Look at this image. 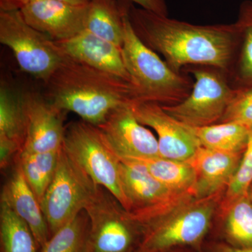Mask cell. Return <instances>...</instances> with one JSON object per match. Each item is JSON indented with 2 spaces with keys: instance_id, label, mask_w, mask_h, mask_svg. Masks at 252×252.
<instances>
[{
  "instance_id": "6da1fadb",
  "label": "cell",
  "mask_w": 252,
  "mask_h": 252,
  "mask_svg": "<svg viewBox=\"0 0 252 252\" xmlns=\"http://www.w3.org/2000/svg\"><path fill=\"white\" fill-rule=\"evenodd\" d=\"M128 16L137 35L161 54L178 72L187 64L227 69L233 60L238 34L234 26H200L179 21L128 4Z\"/></svg>"
},
{
  "instance_id": "ac0fdd59",
  "label": "cell",
  "mask_w": 252,
  "mask_h": 252,
  "mask_svg": "<svg viewBox=\"0 0 252 252\" xmlns=\"http://www.w3.org/2000/svg\"><path fill=\"white\" fill-rule=\"evenodd\" d=\"M26 139V120L22 97L9 88L0 89V165L3 170L22 152Z\"/></svg>"
},
{
  "instance_id": "8fae6325",
  "label": "cell",
  "mask_w": 252,
  "mask_h": 252,
  "mask_svg": "<svg viewBox=\"0 0 252 252\" xmlns=\"http://www.w3.org/2000/svg\"><path fill=\"white\" fill-rule=\"evenodd\" d=\"M131 106L138 122L155 130L160 157L187 162L201 147L190 127L167 114L161 104L137 101Z\"/></svg>"
},
{
  "instance_id": "f546056e",
  "label": "cell",
  "mask_w": 252,
  "mask_h": 252,
  "mask_svg": "<svg viewBox=\"0 0 252 252\" xmlns=\"http://www.w3.org/2000/svg\"><path fill=\"white\" fill-rule=\"evenodd\" d=\"M210 252H252V248H237L230 244L218 243L212 247Z\"/></svg>"
},
{
  "instance_id": "8992f818",
  "label": "cell",
  "mask_w": 252,
  "mask_h": 252,
  "mask_svg": "<svg viewBox=\"0 0 252 252\" xmlns=\"http://www.w3.org/2000/svg\"><path fill=\"white\" fill-rule=\"evenodd\" d=\"M0 41L22 70L44 82L67 57L56 41L30 26L20 9H0Z\"/></svg>"
},
{
  "instance_id": "603a6c76",
  "label": "cell",
  "mask_w": 252,
  "mask_h": 252,
  "mask_svg": "<svg viewBox=\"0 0 252 252\" xmlns=\"http://www.w3.org/2000/svg\"><path fill=\"white\" fill-rule=\"evenodd\" d=\"M0 241L1 252H37L39 248L27 223L2 201L0 205Z\"/></svg>"
},
{
  "instance_id": "52a82bcc",
  "label": "cell",
  "mask_w": 252,
  "mask_h": 252,
  "mask_svg": "<svg viewBox=\"0 0 252 252\" xmlns=\"http://www.w3.org/2000/svg\"><path fill=\"white\" fill-rule=\"evenodd\" d=\"M98 187L62 148L54 179L41 202L51 235L84 211Z\"/></svg>"
},
{
  "instance_id": "cb8c5ba5",
  "label": "cell",
  "mask_w": 252,
  "mask_h": 252,
  "mask_svg": "<svg viewBox=\"0 0 252 252\" xmlns=\"http://www.w3.org/2000/svg\"><path fill=\"white\" fill-rule=\"evenodd\" d=\"M220 210L224 217V232L230 245L252 248V200L249 193Z\"/></svg>"
},
{
  "instance_id": "7a4b0ae2",
  "label": "cell",
  "mask_w": 252,
  "mask_h": 252,
  "mask_svg": "<svg viewBox=\"0 0 252 252\" xmlns=\"http://www.w3.org/2000/svg\"><path fill=\"white\" fill-rule=\"evenodd\" d=\"M44 83L47 100L95 126L114 109L140 101L129 81L68 56Z\"/></svg>"
},
{
  "instance_id": "1f68e13d",
  "label": "cell",
  "mask_w": 252,
  "mask_h": 252,
  "mask_svg": "<svg viewBox=\"0 0 252 252\" xmlns=\"http://www.w3.org/2000/svg\"><path fill=\"white\" fill-rule=\"evenodd\" d=\"M57 1H62L74 6H88L90 3L91 0H57Z\"/></svg>"
},
{
  "instance_id": "3957f363",
  "label": "cell",
  "mask_w": 252,
  "mask_h": 252,
  "mask_svg": "<svg viewBox=\"0 0 252 252\" xmlns=\"http://www.w3.org/2000/svg\"><path fill=\"white\" fill-rule=\"evenodd\" d=\"M122 54L140 101L177 104L190 93L188 80L174 71L137 35L129 19L128 5L124 18Z\"/></svg>"
},
{
  "instance_id": "d6a6232c",
  "label": "cell",
  "mask_w": 252,
  "mask_h": 252,
  "mask_svg": "<svg viewBox=\"0 0 252 252\" xmlns=\"http://www.w3.org/2000/svg\"><path fill=\"white\" fill-rule=\"evenodd\" d=\"M163 252H190L188 250H183V249L177 248L174 249V250H169V251Z\"/></svg>"
},
{
  "instance_id": "4316f807",
  "label": "cell",
  "mask_w": 252,
  "mask_h": 252,
  "mask_svg": "<svg viewBox=\"0 0 252 252\" xmlns=\"http://www.w3.org/2000/svg\"><path fill=\"white\" fill-rule=\"evenodd\" d=\"M252 185V127L246 148L244 152L241 162L235 175L233 176L220 202V207L223 208L235 200L249 193Z\"/></svg>"
},
{
  "instance_id": "30bf717a",
  "label": "cell",
  "mask_w": 252,
  "mask_h": 252,
  "mask_svg": "<svg viewBox=\"0 0 252 252\" xmlns=\"http://www.w3.org/2000/svg\"><path fill=\"white\" fill-rule=\"evenodd\" d=\"M193 88L183 100L162 106L167 114L190 127H203L219 123L236 91L220 74L195 69Z\"/></svg>"
},
{
  "instance_id": "4dcf8cb0",
  "label": "cell",
  "mask_w": 252,
  "mask_h": 252,
  "mask_svg": "<svg viewBox=\"0 0 252 252\" xmlns=\"http://www.w3.org/2000/svg\"><path fill=\"white\" fill-rule=\"evenodd\" d=\"M32 0H0V9H21Z\"/></svg>"
},
{
  "instance_id": "2e32d148",
  "label": "cell",
  "mask_w": 252,
  "mask_h": 252,
  "mask_svg": "<svg viewBox=\"0 0 252 252\" xmlns=\"http://www.w3.org/2000/svg\"><path fill=\"white\" fill-rule=\"evenodd\" d=\"M66 56L132 84L123 60L122 49L86 30L66 40L56 41Z\"/></svg>"
},
{
  "instance_id": "44dd1931",
  "label": "cell",
  "mask_w": 252,
  "mask_h": 252,
  "mask_svg": "<svg viewBox=\"0 0 252 252\" xmlns=\"http://www.w3.org/2000/svg\"><path fill=\"white\" fill-rule=\"evenodd\" d=\"M129 159L143 165L154 178L167 188L177 193L193 195L195 173L189 162L170 160L160 157Z\"/></svg>"
},
{
  "instance_id": "7c38bea8",
  "label": "cell",
  "mask_w": 252,
  "mask_h": 252,
  "mask_svg": "<svg viewBox=\"0 0 252 252\" xmlns=\"http://www.w3.org/2000/svg\"><path fill=\"white\" fill-rule=\"evenodd\" d=\"M21 97L26 120V139L21 153L61 150L66 130L65 111L38 94H25Z\"/></svg>"
},
{
  "instance_id": "4fadbf2b",
  "label": "cell",
  "mask_w": 252,
  "mask_h": 252,
  "mask_svg": "<svg viewBox=\"0 0 252 252\" xmlns=\"http://www.w3.org/2000/svg\"><path fill=\"white\" fill-rule=\"evenodd\" d=\"M131 105L114 109L97 127L119 157H160L157 137L136 119Z\"/></svg>"
},
{
  "instance_id": "ffe728a7",
  "label": "cell",
  "mask_w": 252,
  "mask_h": 252,
  "mask_svg": "<svg viewBox=\"0 0 252 252\" xmlns=\"http://www.w3.org/2000/svg\"><path fill=\"white\" fill-rule=\"evenodd\" d=\"M189 127L198 138L201 147L233 154H244L250 130V127L234 122Z\"/></svg>"
},
{
  "instance_id": "7402d4cb",
  "label": "cell",
  "mask_w": 252,
  "mask_h": 252,
  "mask_svg": "<svg viewBox=\"0 0 252 252\" xmlns=\"http://www.w3.org/2000/svg\"><path fill=\"white\" fill-rule=\"evenodd\" d=\"M61 150L44 153H21L15 160V163L21 167L25 180L40 204L54 179Z\"/></svg>"
},
{
  "instance_id": "e0dca14e",
  "label": "cell",
  "mask_w": 252,
  "mask_h": 252,
  "mask_svg": "<svg viewBox=\"0 0 252 252\" xmlns=\"http://www.w3.org/2000/svg\"><path fill=\"white\" fill-rule=\"evenodd\" d=\"M1 201L27 223L39 248H42L51 238L49 225L40 203L25 180L18 164L15 163L14 171L3 187Z\"/></svg>"
},
{
  "instance_id": "9a60e30c",
  "label": "cell",
  "mask_w": 252,
  "mask_h": 252,
  "mask_svg": "<svg viewBox=\"0 0 252 252\" xmlns=\"http://www.w3.org/2000/svg\"><path fill=\"white\" fill-rule=\"evenodd\" d=\"M243 154L227 153L199 147L189 160L195 173L193 193L204 198L223 193L238 170Z\"/></svg>"
},
{
  "instance_id": "484cf974",
  "label": "cell",
  "mask_w": 252,
  "mask_h": 252,
  "mask_svg": "<svg viewBox=\"0 0 252 252\" xmlns=\"http://www.w3.org/2000/svg\"><path fill=\"white\" fill-rule=\"evenodd\" d=\"M233 26L238 38L243 41L239 59V77L252 85V0H247L240 5Z\"/></svg>"
},
{
  "instance_id": "83f0119b",
  "label": "cell",
  "mask_w": 252,
  "mask_h": 252,
  "mask_svg": "<svg viewBox=\"0 0 252 252\" xmlns=\"http://www.w3.org/2000/svg\"><path fill=\"white\" fill-rule=\"evenodd\" d=\"M234 122L252 127V85L236 91L234 97L219 123Z\"/></svg>"
},
{
  "instance_id": "277c9868",
  "label": "cell",
  "mask_w": 252,
  "mask_h": 252,
  "mask_svg": "<svg viewBox=\"0 0 252 252\" xmlns=\"http://www.w3.org/2000/svg\"><path fill=\"white\" fill-rule=\"evenodd\" d=\"M222 193L191 198L142 227L139 252H163L201 243Z\"/></svg>"
},
{
  "instance_id": "836d02e7",
  "label": "cell",
  "mask_w": 252,
  "mask_h": 252,
  "mask_svg": "<svg viewBox=\"0 0 252 252\" xmlns=\"http://www.w3.org/2000/svg\"><path fill=\"white\" fill-rule=\"evenodd\" d=\"M249 195H250V198H251L252 200V185L251 187H250V190H249Z\"/></svg>"
},
{
  "instance_id": "f1b7e54d",
  "label": "cell",
  "mask_w": 252,
  "mask_h": 252,
  "mask_svg": "<svg viewBox=\"0 0 252 252\" xmlns=\"http://www.w3.org/2000/svg\"><path fill=\"white\" fill-rule=\"evenodd\" d=\"M140 7L162 16H168L166 0H127Z\"/></svg>"
},
{
  "instance_id": "d4e9b609",
  "label": "cell",
  "mask_w": 252,
  "mask_h": 252,
  "mask_svg": "<svg viewBox=\"0 0 252 252\" xmlns=\"http://www.w3.org/2000/svg\"><path fill=\"white\" fill-rule=\"evenodd\" d=\"M89 220L81 212L67 224L51 235L41 252H84L89 231Z\"/></svg>"
},
{
  "instance_id": "5b68a950",
  "label": "cell",
  "mask_w": 252,
  "mask_h": 252,
  "mask_svg": "<svg viewBox=\"0 0 252 252\" xmlns=\"http://www.w3.org/2000/svg\"><path fill=\"white\" fill-rule=\"evenodd\" d=\"M63 150L92 179L127 210L121 178V160L97 126L79 121L66 126Z\"/></svg>"
},
{
  "instance_id": "ba28073f",
  "label": "cell",
  "mask_w": 252,
  "mask_h": 252,
  "mask_svg": "<svg viewBox=\"0 0 252 252\" xmlns=\"http://www.w3.org/2000/svg\"><path fill=\"white\" fill-rule=\"evenodd\" d=\"M89 231L84 252H129L142 228L109 190L99 186L84 209Z\"/></svg>"
},
{
  "instance_id": "5bb4252c",
  "label": "cell",
  "mask_w": 252,
  "mask_h": 252,
  "mask_svg": "<svg viewBox=\"0 0 252 252\" xmlns=\"http://www.w3.org/2000/svg\"><path fill=\"white\" fill-rule=\"evenodd\" d=\"M88 6L57 0H32L21 11L26 22L55 41L66 40L85 30Z\"/></svg>"
},
{
  "instance_id": "9c48e42d",
  "label": "cell",
  "mask_w": 252,
  "mask_h": 252,
  "mask_svg": "<svg viewBox=\"0 0 252 252\" xmlns=\"http://www.w3.org/2000/svg\"><path fill=\"white\" fill-rule=\"evenodd\" d=\"M119 158L123 188L128 205L126 212L141 228L194 198L191 194L177 193L167 188L138 162Z\"/></svg>"
},
{
  "instance_id": "d6986e66",
  "label": "cell",
  "mask_w": 252,
  "mask_h": 252,
  "mask_svg": "<svg viewBox=\"0 0 252 252\" xmlns=\"http://www.w3.org/2000/svg\"><path fill=\"white\" fill-rule=\"evenodd\" d=\"M127 0H91L85 30L122 49Z\"/></svg>"
}]
</instances>
